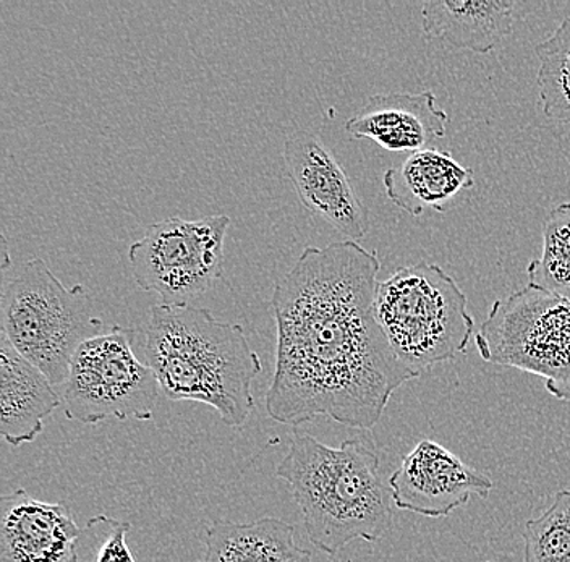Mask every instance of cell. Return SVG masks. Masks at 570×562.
Wrapping results in <instances>:
<instances>
[{
  "instance_id": "obj_1",
  "label": "cell",
  "mask_w": 570,
  "mask_h": 562,
  "mask_svg": "<svg viewBox=\"0 0 570 562\" xmlns=\"http://www.w3.org/2000/svg\"><path fill=\"white\" fill-rule=\"evenodd\" d=\"M376 252L354 240L306 247L274 286L276 369L266 412L284 425L333 418L372 430L392 394L419 373L392 351L376 318Z\"/></svg>"
},
{
  "instance_id": "obj_2",
  "label": "cell",
  "mask_w": 570,
  "mask_h": 562,
  "mask_svg": "<svg viewBox=\"0 0 570 562\" xmlns=\"http://www.w3.org/2000/svg\"><path fill=\"white\" fill-rule=\"evenodd\" d=\"M141 334L137 354L167 400L209 405L230 428L247 423L263 365L244 326L220 322L206 308L160 304Z\"/></svg>"
},
{
  "instance_id": "obj_3",
  "label": "cell",
  "mask_w": 570,
  "mask_h": 562,
  "mask_svg": "<svg viewBox=\"0 0 570 562\" xmlns=\"http://www.w3.org/2000/svg\"><path fill=\"white\" fill-rule=\"evenodd\" d=\"M276 475L301 507L309 542L330 556L354 540L376 543L391 532V486L376 451L362 437L330 447L297 433Z\"/></svg>"
},
{
  "instance_id": "obj_4",
  "label": "cell",
  "mask_w": 570,
  "mask_h": 562,
  "mask_svg": "<svg viewBox=\"0 0 570 562\" xmlns=\"http://www.w3.org/2000/svg\"><path fill=\"white\" fill-rule=\"evenodd\" d=\"M2 334L59 390L81 344L109 333L81 284L66 287L45 259L2 272Z\"/></svg>"
},
{
  "instance_id": "obj_5",
  "label": "cell",
  "mask_w": 570,
  "mask_h": 562,
  "mask_svg": "<svg viewBox=\"0 0 570 562\" xmlns=\"http://www.w3.org/2000/svg\"><path fill=\"white\" fill-rule=\"evenodd\" d=\"M454 277L431 263H416L377 284L376 318L392 351L410 369L454 361L469 347L473 322Z\"/></svg>"
},
{
  "instance_id": "obj_6",
  "label": "cell",
  "mask_w": 570,
  "mask_h": 562,
  "mask_svg": "<svg viewBox=\"0 0 570 562\" xmlns=\"http://www.w3.org/2000/svg\"><path fill=\"white\" fill-rule=\"evenodd\" d=\"M484 362L544 379L548 393L570 401V300L529 286L497 300L475 336Z\"/></svg>"
},
{
  "instance_id": "obj_7",
  "label": "cell",
  "mask_w": 570,
  "mask_h": 562,
  "mask_svg": "<svg viewBox=\"0 0 570 562\" xmlns=\"http://www.w3.org/2000/svg\"><path fill=\"white\" fill-rule=\"evenodd\" d=\"M135 341L137 331L116 325L78 347L59 387L67 418L83 425L153 418L160 386L135 351Z\"/></svg>"
},
{
  "instance_id": "obj_8",
  "label": "cell",
  "mask_w": 570,
  "mask_h": 562,
  "mask_svg": "<svg viewBox=\"0 0 570 562\" xmlns=\"http://www.w3.org/2000/svg\"><path fill=\"white\" fill-rule=\"evenodd\" d=\"M230 223L229 216L216 215L151 224L128 248L135 283L158 294L164 305H190L223 280L224 244Z\"/></svg>"
},
{
  "instance_id": "obj_9",
  "label": "cell",
  "mask_w": 570,
  "mask_h": 562,
  "mask_svg": "<svg viewBox=\"0 0 570 562\" xmlns=\"http://www.w3.org/2000/svg\"><path fill=\"white\" fill-rule=\"evenodd\" d=\"M390 486L395 507L428 519L448 517L472 496L487 500L494 489L490 476L431 440L420 441L405 455Z\"/></svg>"
},
{
  "instance_id": "obj_10",
  "label": "cell",
  "mask_w": 570,
  "mask_h": 562,
  "mask_svg": "<svg viewBox=\"0 0 570 562\" xmlns=\"http://www.w3.org/2000/svg\"><path fill=\"white\" fill-rule=\"evenodd\" d=\"M285 172L302 205L326 220L347 240L368 233V209L360 201L347 174L315 135L297 131L284 144Z\"/></svg>"
},
{
  "instance_id": "obj_11",
  "label": "cell",
  "mask_w": 570,
  "mask_h": 562,
  "mask_svg": "<svg viewBox=\"0 0 570 562\" xmlns=\"http://www.w3.org/2000/svg\"><path fill=\"white\" fill-rule=\"evenodd\" d=\"M81 529L63 504L24 490L0 497V562H78Z\"/></svg>"
},
{
  "instance_id": "obj_12",
  "label": "cell",
  "mask_w": 570,
  "mask_h": 562,
  "mask_svg": "<svg viewBox=\"0 0 570 562\" xmlns=\"http://www.w3.org/2000/svg\"><path fill=\"white\" fill-rule=\"evenodd\" d=\"M449 117L433 91L372 96L362 112L345 122L354 138H370L387 151L416 152L443 138Z\"/></svg>"
},
{
  "instance_id": "obj_13",
  "label": "cell",
  "mask_w": 570,
  "mask_h": 562,
  "mask_svg": "<svg viewBox=\"0 0 570 562\" xmlns=\"http://www.w3.org/2000/svg\"><path fill=\"white\" fill-rule=\"evenodd\" d=\"M62 405L59 390L18 354L2 334L0 344V433L10 446L33 443L45 420Z\"/></svg>"
},
{
  "instance_id": "obj_14",
  "label": "cell",
  "mask_w": 570,
  "mask_h": 562,
  "mask_svg": "<svg viewBox=\"0 0 570 562\" xmlns=\"http://www.w3.org/2000/svg\"><path fill=\"white\" fill-rule=\"evenodd\" d=\"M472 187L473 170L436 148L412 152L401 166L384 174L387 198L412 216L448 211L455 198Z\"/></svg>"
},
{
  "instance_id": "obj_15",
  "label": "cell",
  "mask_w": 570,
  "mask_h": 562,
  "mask_svg": "<svg viewBox=\"0 0 570 562\" xmlns=\"http://www.w3.org/2000/svg\"><path fill=\"white\" fill-rule=\"evenodd\" d=\"M515 7L508 0H431L423 6V34L458 51L490 55L512 33Z\"/></svg>"
},
{
  "instance_id": "obj_16",
  "label": "cell",
  "mask_w": 570,
  "mask_h": 562,
  "mask_svg": "<svg viewBox=\"0 0 570 562\" xmlns=\"http://www.w3.org/2000/svg\"><path fill=\"white\" fill-rule=\"evenodd\" d=\"M203 562H313V556L295 542L294 525L263 517L252 524L214 522Z\"/></svg>"
},
{
  "instance_id": "obj_17",
  "label": "cell",
  "mask_w": 570,
  "mask_h": 562,
  "mask_svg": "<svg viewBox=\"0 0 570 562\" xmlns=\"http://www.w3.org/2000/svg\"><path fill=\"white\" fill-rule=\"evenodd\" d=\"M540 70L538 88L544 116L570 126V19L540 45L534 46Z\"/></svg>"
},
{
  "instance_id": "obj_18",
  "label": "cell",
  "mask_w": 570,
  "mask_h": 562,
  "mask_svg": "<svg viewBox=\"0 0 570 562\" xmlns=\"http://www.w3.org/2000/svg\"><path fill=\"white\" fill-rule=\"evenodd\" d=\"M530 284L564 295L570 300V203L548 213L543 227V252L529 268Z\"/></svg>"
},
{
  "instance_id": "obj_19",
  "label": "cell",
  "mask_w": 570,
  "mask_h": 562,
  "mask_svg": "<svg viewBox=\"0 0 570 562\" xmlns=\"http://www.w3.org/2000/svg\"><path fill=\"white\" fill-rule=\"evenodd\" d=\"M525 562H570V489L558 491L551 506L523 529Z\"/></svg>"
},
{
  "instance_id": "obj_20",
  "label": "cell",
  "mask_w": 570,
  "mask_h": 562,
  "mask_svg": "<svg viewBox=\"0 0 570 562\" xmlns=\"http://www.w3.org/2000/svg\"><path fill=\"white\" fill-rule=\"evenodd\" d=\"M130 530V522L120 519H89L78 540V562H137L127 543Z\"/></svg>"
},
{
  "instance_id": "obj_21",
  "label": "cell",
  "mask_w": 570,
  "mask_h": 562,
  "mask_svg": "<svg viewBox=\"0 0 570 562\" xmlns=\"http://www.w3.org/2000/svg\"><path fill=\"white\" fill-rule=\"evenodd\" d=\"M488 562H505V561H488Z\"/></svg>"
}]
</instances>
